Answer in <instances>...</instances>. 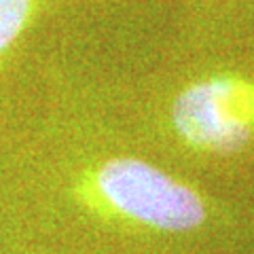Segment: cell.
Listing matches in <instances>:
<instances>
[{"mask_svg":"<svg viewBox=\"0 0 254 254\" xmlns=\"http://www.w3.org/2000/svg\"><path fill=\"white\" fill-rule=\"evenodd\" d=\"M110 91L138 142L168 168H229L254 155V30L170 17L140 72Z\"/></svg>","mask_w":254,"mask_h":254,"instance_id":"cell-1","label":"cell"},{"mask_svg":"<svg viewBox=\"0 0 254 254\" xmlns=\"http://www.w3.org/2000/svg\"><path fill=\"white\" fill-rule=\"evenodd\" d=\"M144 2L148 0H0V76L47 26L74 28L93 19L121 17Z\"/></svg>","mask_w":254,"mask_h":254,"instance_id":"cell-2","label":"cell"}]
</instances>
